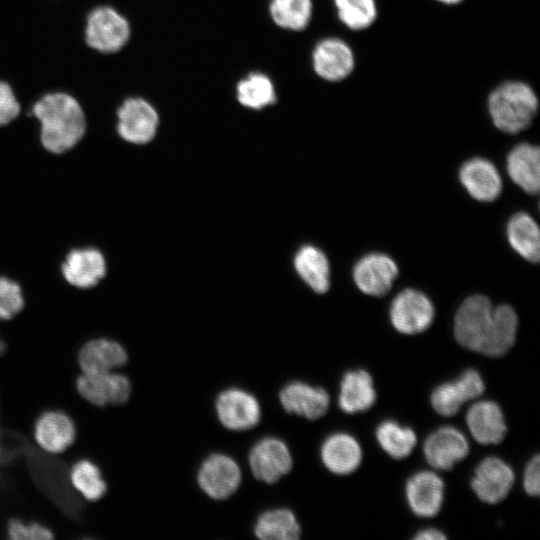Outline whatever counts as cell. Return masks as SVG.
<instances>
[{
    "instance_id": "cell-1",
    "label": "cell",
    "mask_w": 540,
    "mask_h": 540,
    "mask_svg": "<svg viewBox=\"0 0 540 540\" xmlns=\"http://www.w3.org/2000/svg\"><path fill=\"white\" fill-rule=\"evenodd\" d=\"M518 317L509 305L493 306L484 295L468 297L454 319L457 342L474 352L500 357L506 354L516 339Z\"/></svg>"
},
{
    "instance_id": "cell-2",
    "label": "cell",
    "mask_w": 540,
    "mask_h": 540,
    "mask_svg": "<svg viewBox=\"0 0 540 540\" xmlns=\"http://www.w3.org/2000/svg\"><path fill=\"white\" fill-rule=\"evenodd\" d=\"M40 123V142L50 153L62 154L83 138L86 119L79 102L70 94H45L32 108Z\"/></svg>"
},
{
    "instance_id": "cell-3",
    "label": "cell",
    "mask_w": 540,
    "mask_h": 540,
    "mask_svg": "<svg viewBox=\"0 0 540 540\" xmlns=\"http://www.w3.org/2000/svg\"><path fill=\"white\" fill-rule=\"evenodd\" d=\"M537 110V95L523 82H505L488 97V111L493 124L505 133L516 134L527 129Z\"/></svg>"
},
{
    "instance_id": "cell-4",
    "label": "cell",
    "mask_w": 540,
    "mask_h": 540,
    "mask_svg": "<svg viewBox=\"0 0 540 540\" xmlns=\"http://www.w3.org/2000/svg\"><path fill=\"white\" fill-rule=\"evenodd\" d=\"M78 394L96 407L126 404L133 392L132 381L121 370L107 373H80L76 380Z\"/></svg>"
},
{
    "instance_id": "cell-5",
    "label": "cell",
    "mask_w": 540,
    "mask_h": 540,
    "mask_svg": "<svg viewBox=\"0 0 540 540\" xmlns=\"http://www.w3.org/2000/svg\"><path fill=\"white\" fill-rule=\"evenodd\" d=\"M126 18L108 6L97 7L87 17L85 39L89 47L103 53L119 51L129 40Z\"/></svg>"
},
{
    "instance_id": "cell-6",
    "label": "cell",
    "mask_w": 540,
    "mask_h": 540,
    "mask_svg": "<svg viewBox=\"0 0 540 540\" xmlns=\"http://www.w3.org/2000/svg\"><path fill=\"white\" fill-rule=\"evenodd\" d=\"M390 321L400 333L413 335L425 331L433 322L434 307L420 291L405 289L392 301Z\"/></svg>"
},
{
    "instance_id": "cell-7",
    "label": "cell",
    "mask_w": 540,
    "mask_h": 540,
    "mask_svg": "<svg viewBox=\"0 0 540 540\" xmlns=\"http://www.w3.org/2000/svg\"><path fill=\"white\" fill-rule=\"evenodd\" d=\"M117 131L120 137L132 144L150 142L156 135L159 116L154 107L141 98H129L117 111Z\"/></svg>"
},
{
    "instance_id": "cell-8",
    "label": "cell",
    "mask_w": 540,
    "mask_h": 540,
    "mask_svg": "<svg viewBox=\"0 0 540 540\" xmlns=\"http://www.w3.org/2000/svg\"><path fill=\"white\" fill-rule=\"evenodd\" d=\"M32 436L41 451L59 455L73 444L76 426L71 416L63 410L48 409L36 418Z\"/></svg>"
},
{
    "instance_id": "cell-9",
    "label": "cell",
    "mask_w": 540,
    "mask_h": 540,
    "mask_svg": "<svg viewBox=\"0 0 540 540\" xmlns=\"http://www.w3.org/2000/svg\"><path fill=\"white\" fill-rule=\"evenodd\" d=\"M197 481L210 498L224 500L236 492L241 483L238 464L225 454H212L201 464Z\"/></svg>"
},
{
    "instance_id": "cell-10",
    "label": "cell",
    "mask_w": 540,
    "mask_h": 540,
    "mask_svg": "<svg viewBox=\"0 0 540 540\" xmlns=\"http://www.w3.org/2000/svg\"><path fill=\"white\" fill-rule=\"evenodd\" d=\"M77 361L81 373H107L123 369L129 354L118 340L101 336L87 340L80 347Z\"/></svg>"
},
{
    "instance_id": "cell-11",
    "label": "cell",
    "mask_w": 540,
    "mask_h": 540,
    "mask_svg": "<svg viewBox=\"0 0 540 540\" xmlns=\"http://www.w3.org/2000/svg\"><path fill=\"white\" fill-rule=\"evenodd\" d=\"M216 414L221 424L235 431L247 430L258 424L261 408L258 400L239 388L221 392L215 403Z\"/></svg>"
},
{
    "instance_id": "cell-12",
    "label": "cell",
    "mask_w": 540,
    "mask_h": 540,
    "mask_svg": "<svg viewBox=\"0 0 540 540\" xmlns=\"http://www.w3.org/2000/svg\"><path fill=\"white\" fill-rule=\"evenodd\" d=\"M248 462L255 478L267 484L277 482L292 468V456L287 445L274 437L257 442L249 453Z\"/></svg>"
},
{
    "instance_id": "cell-13",
    "label": "cell",
    "mask_w": 540,
    "mask_h": 540,
    "mask_svg": "<svg viewBox=\"0 0 540 540\" xmlns=\"http://www.w3.org/2000/svg\"><path fill=\"white\" fill-rule=\"evenodd\" d=\"M484 390L485 385L479 372L467 369L455 381L437 386L431 394V405L438 414L451 417L457 414L466 401L479 397Z\"/></svg>"
},
{
    "instance_id": "cell-14",
    "label": "cell",
    "mask_w": 540,
    "mask_h": 540,
    "mask_svg": "<svg viewBox=\"0 0 540 540\" xmlns=\"http://www.w3.org/2000/svg\"><path fill=\"white\" fill-rule=\"evenodd\" d=\"M513 483L512 468L498 457H487L476 467L471 487L481 501L496 504L508 495Z\"/></svg>"
},
{
    "instance_id": "cell-15",
    "label": "cell",
    "mask_w": 540,
    "mask_h": 540,
    "mask_svg": "<svg viewBox=\"0 0 540 540\" xmlns=\"http://www.w3.org/2000/svg\"><path fill=\"white\" fill-rule=\"evenodd\" d=\"M107 272L103 253L94 247L75 248L65 257L61 265L64 279L79 289L97 285Z\"/></svg>"
},
{
    "instance_id": "cell-16",
    "label": "cell",
    "mask_w": 540,
    "mask_h": 540,
    "mask_svg": "<svg viewBox=\"0 0 540 540\" xmlns=\"http://www.w3.org/2000/svg\"><path fill=\"white\" fill-rule=\"evenodd\" d=\"M397 276L396 263L381 253L365 255L353 268V279L359 290L376 297L384 296Z\"/></svg>"
},
{
    "instance_id": "cell-17",
    "label": "cell",
    "mask_w": 540,
    "mask_h": 540,
    "mask_svg": "<svg viewBox=\"0 0 540 540\" xmlns=\"http://www.w3.org/2000/svg\"><path fill=\"white\" fill-rule=\"evenodd\" d=\"M426 461L434 468L449 470L469 453L464 434L452 426H444L430 434L423 446Z\"/></svg>"
},
{
    "instance_id": "cell-18",
    "label": "cell",
    "mask_w": 540,
    "mask_h": 540,
    "mask_svg": "<svg viewBox=\"0 0 540 540\" xmlns=\"http://www.w3.org/2000/svg\"><path fill=\"white\" fill-rule=\"evenodd\" d=\"M313 68L323 79L331 82L347 78L355 66L353 51L338 38L320 41L313 51Z\"/></svg>"
},
{
    "instance_id": "cell-19",
    "label": "cell",
    "mask_w": 540,
    "mask_h": 540,
    "mask_svg": "<svg viewBox=\"0 0 540 540\" xmlns=\"http://www.w3.org/2000/svg\"><path fill=\"white\" fill-rule=\"evenodd\" d=\"M405 492L408 505L415 515L433 517L442 506L444 483L435 473L421 471L408 479Z\"/></svg>"
},
{
    "instance_id": "cell-20",
    "label": "cell",
    "mask_w": 540,
    "mask_h": 540,
    "mask_svg": "<svg viewBox=\"0 0 540 540\" xmlns=\"http://www.w3.org/2000/svg\"><path fill=\"white\" fill-rule=\"evenodd\" d=\"M282 407L291 414L316 420L325 415L329 408L328 393L301 381H294L282 388L279 394Z\"/></svg>"
},
{
    "instance_id": "cell-21",
    "label": "cell",
    "mask_w": 540,
    "mask_h": 540,
    "mask_svg": "<svg viewBox=\"0 0 540 540\" xmlns=\"http://www.w3.org/2000/svg\"><path fill=\"white\" fill-rule=\"evenodd\" d=\"M459 178L468 193L482 202L494 201L501 193V177L490 161L476 157L460 168Z\"/></svg>"
},
{
    "instance_id": "cell-22",
    "label": "cell",
    "mask_w": 540,
    "mask_h": 540,
    "mask_svg": "<svg viewBox=\"0 0 540 540\" xmlns=\"http://www.w3.org/2000/svg\"><path fill=\"white\" fill-rule=\"evenodd\" d=\"M466 423L473 438L482 445L500 443L507 431L501 408L489 400L473 404L466 413Z\"/></svg>"
},
{
    "instance_id": "cell-23",
    "label": "cell",
    "mask_w": 540,
    "mask_h": 540,
    "mask_svg": "<svg viewBox=\"0 0 540 540\" xmlns=\"http://www.w3.org/2000/svg\"><path fill=\"white\" fill-rule=\"evenodd\" d=\"M321 459L332 473L347 475L355 471L362 460V450L357 440L347 433H335L321 446Z\"/></svg>"
},
{
    "instance_id": "cell-24",
    "label": "cell",
    "mask_w": 540,
    "mask_h": 540,
    "mask_svg": "<svg viewBox=\"0 0 540 540\" xmlns=\"http://www.w3.org/2000/svg\"><path fill=\"white\" fill-rule=\"evenodd\" d=\"M510 178L528 194H537L540 188V150L538 146L520 143L507 155Z\"/></svg>"
},
{
    "instance_id": "cell-25",
    "label": "cell",
    "mask_w": 540,
    "mask_h": 540,
    "mask_svg": "<svg viewBox=\"0 0 540 540\" xmlns=\"http://www.w3.org/2000/svg\"><path fill=\"white\" fill-rule=\"evenodd\" d=\"M376 399L371 375L365 370H352L345 373L340 383L339 407L353 414L370 409Z\"/></svg>"
},
{
    "instance_id": "cell-26",
    "label": "cell",
    "mask_w": 540,
    "mask_h": 540,
    "mask_svg": "<svg viewBox=\"0 0 540 540\" xmlns=\"http://www.w3.org/2000/svg\"><path fill=\"white\" fill-rule=\"evenodd\" d=\"M294 267L301 279L316 293L323 294L330 285V267L326 255L317 247L305 245L294 257Z\"/></svg>"
},
{
    "instance_id": "cell-27",
    "label": "cell",
    "mask_w": 540,
    "mask_h": 540,
    "mask_svg": "<svg viewBox=\"0 0 540 540\" xmlns=\"http://www.w3.org/2000/svg\"><path fill=\"white\" fill-rule=\"evenodd\" d=\"M507 238L512 248L524 259L538 263L540 232L535 220L526 212L515 213L507 224Z\"/></svg>"
},
{
    "instance_id": "cell-28",
    "label": "cell",
    "mask_w": 540,
    "mask_h": 540,
    "mask_svg": "<svg viewBox=\"0 0 540 540\" xmlns=\"http://www.w3.org/2000/svg\"><path fill=\"white\" fill-rule=\"evenodd\" d=\"M68 482L74 492L86 502L101 499L107 483L99 466L88 458H79L68 468Z\"/></svg>"
},
{
    "instance_id": "cell-29",
    "label": "cell",
    "mask_w": 540,
    "mask_h": 540,
    "mask_svg": "<svg viewBox=\"0 0 540 540\" xmlns=\"http://www.w3.org/2000/svg\"><path fill=\"white\" fill-rule=\"evenodd\" d=\"M254 533L262 540H297L301 529L291 510L278 508L268 510L258 517Z\"/></svg>"
},
{
    "instance_id": "cell-30",
    "label": "cell",
    "mask_w": 540,
    "mask_h": 540,
    "mask_svg": "<svg viewBox=\"0 0 540 540\" xmlns=\"http://www.w3.org/2000/svg\"><path fill=\"white\" fill-rule=\"evenodd\" d=\"M376 438L381 448L394 459L407 457L417 443L416 434L411 428L400 426L387 420L376 429Z\"/></svg>"
},
{
    "instance_id": "cell-31",
    "label": "cell",
    "mask_w": 540,
    "mask_h": 540,
    "mask_svg": "<svg viewBox=\"0 0 540 540\" xmlns=\"http://www.w3.org/2000/svg\"><path fill=\"white\" fill-rule=\"evenodd\" d=\"M270 14L274 22L285 29L300 31L311 19V0H272Z\"/></svg>"
},
{
    "instance_id": "cell-32",
    "label": "cell",
    "mask_w": 540,
    "mask_h": 540,
    "mask_svg": "<svg viewBox=\"0 0 540 540\" xmlns=\"http://www.w3.org/2000/svg\"><path fill=\"white\" fill-rule=\"evenodd\" d=\"M237 98L243 106L252 109H262L276 101L271 80L261 73H252L238 83Z\"/></svg>"
},
{
    "instance_id": "cell-33",
    "label": "cell",
    "mask_w": 540,
    "mask_h": 540,
    "mask_svg": "<svg viewBox=\"0 0 540 540\" xmlns=\"http://www.w3.org/2000/svg\"><path fill=\"white\" fill-rule=\"evenodd\" d=\"M340 21L352 30L370 27L376 19L375 0H334Z\"/></svg>"
},
{
    "instance_id": "cell-34",
    "label": "cell",
    "mask_w": 540,
    "mask_h": 540,
    "mask_svg": "<svg viewBox=\"0 0 540 540\" xmlns=\"http://www.w3.org/2000/svg\"><path fill=\"white\" fill-rule=\"evenodd\" d=\"M25 307V298L20 285L12 279L0 276V321L16 318Z\"/></svg>"
},
{
    "instance_id": "cell-35",
    "label": "cell",
    "mask_w": 540,
    "mask_h": 540,
    "mask_svg": "<svg viewBox=\"0 0 540 540\" xmlns=\"http://www.w3.org/2000/svg\"><path fill=\"white\" fill-rule=\"evenodd\" d=\"M7 540H54L52 531L38 521L10 518L6 525Z\"/></svg>"
},
{
    "instance_id": "cell-36",
    "label": "cell",
    "mask_w": 540,
    "mask_h": 540,
    "mask_svg": "<svg viewBox=\"0 0 540 540\" xmlns=\"http://www.w3.org/2000/svg\"><path fill=\"white\" fill-rule=\"evenodd\" d=\"M20 113V104L11 86L0 81V126L12 122Z\"/></svg>"
},
{
    "instance_id": "cell-37",
    "label": "cell",
    "mask_w": 540,
    "mask_h": 540,
    "mask_svg": "<svg viewBox=\"0 0 540 540\" xmlns=\"http://www.w3.org/2000/svg\"><path fill=\"white\" fill-rule=\"evenodd\" d=\"M523 485L526 493L530 496H538L540 492V457L535 455L527 464Z\"/></svg>"
},
{
    "instance_id": "cell-38",
    "label": "cell",
    "mask_w": 540,
    "mask_h": 540,
    "mask_svg": "<svg viewBox=\"0 0 540 540\" xmlns=\"http://www.w3.org/2000/svg\"><path fill=\"white\" fill-rule=\"evenodd\" d=\"M416 540H443L446 539L445 534L435 528H427L419 531L415 536Z\"/></svg>"
},
{
    "instance_id": "cell-39",
    "label": "cell",
    "mask_w": 540,
    "mask_h": 540,
    "mask_svg": "<svg viewBox=\"0 0 540 540\" xmlns=\"http://www.w3.org/2000/svg\"><path fill=\"white\" fill-rule=\"evenodd\" d=\"M5 351H6V343L0 335V357L5 353Z\"/></svg>"
},
{
    "instance_id": "cell-40",
    "label": "cell",
    "mask_w": 540,
    "mask_h": 540,
    "mask_svg": "<svg viewBox=\"0 0 540 540\" xmlns=\"http://www.w3.org/2000/svg\"><path fill=\"white\" fill-rule=\"evenodd\" d=\"M437 1L443 4L453 5V4H458L462 2L463 0H437Z\"/></svg>"
},
{
    "instance_id": "cell-41",
    "label": "cell",
    "mask_w": 540,
    "mask_h": 540,
    "mask_svg": "<svg viewBox=\"0 0 540 540\" xmlns=\"http://www.w3.org/2000/svg\"><path fill=\"white\" fill-rule=\"evenodd\" d=\"M38 449H39V448H38ZM39 451H40V449H39L37 452L34 451L35 453H34L33 455H27V454L23 453V452H25V451H23V450H21V449H20V451H18V452H20L22 455H24V456L27 457L28 459L32 460V459L36 456V454H37ZM26 453H27V452H26ZM28 454H31V453H28Z\"/></svg>"
}]
</instances>
